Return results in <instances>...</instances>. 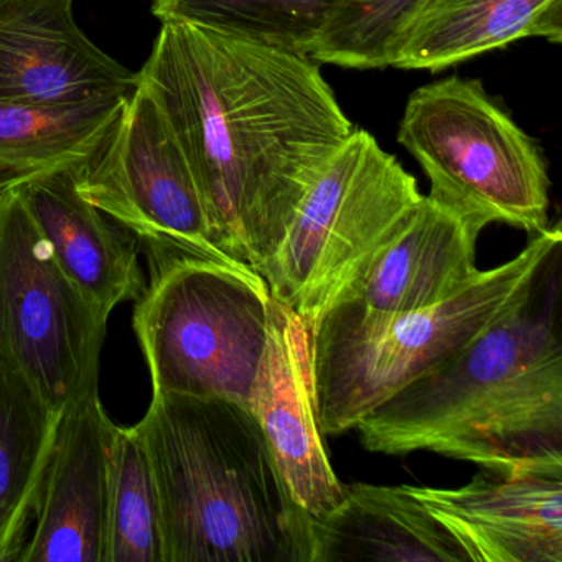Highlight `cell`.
<instances>
[{
	"instance_id": "cell-16",
	"label": "cell",
	"mask_w": 562,
	"mask_h": 562,
	"mask_svg": "<svg viewBox=\"0 0 562 562\" xmlns=\"http://www.w3.org/2000/svg\"><path fill=\"white\" fill-rule=\"evenodd\" d=\"M311 562H470L460 542L407 485L357 483L311 516Z\"/></svg>"
},
{
	"instance_id": "cell-1",
	"label": "cell",
	"mask_w": 562,
	"mask_h": 562,
	"mask_svg": "<svg viewBox=\"0 0 562 562\" xmlns=\"http://www.w3.org/2000/svg\"><path fill=\"white\" fill-rule=\"evenodd\" d=\"M139 83L159 104L213 245L261 274L295 210L353 133L305 55L162 22Z\"/></svg>"
},
{
	"instance_id": "cell-20",
	"label": "cell",
	"mask_w": 562,
	"mask_h": 562,
	"mask_svg": "<svg viewBox=\"0 0 562 562\" xmlns=\"http://www.w3.org/2000/svg\"><path fill=\"white\" fill-rule=\"evenodd\" d=\"M341 0H154L160 22H182L305 55Z\"/></svg>"
},
{
	"instance_id": "cell-10",
	"label": "cell",
	"mask_w": 562,
	"mask_h": 562,
	"mask_svg": "<svg viewBox=\"0 0 562 562\" xmlns=\"http://www.w3.org/2000/svg\"><path fill=\"white\" fill-rule=\"evenodd\" d=\"M248 407L297 505L311 516L335 508L345 486L328 459L318 423L311 330L297 312L272 295L268 340Z\"/></svg>"
},
{
	"instance_id": "cell-4",
	"label": "cell",
	"mask_w": 562,
	"mask_h": 562,
	"mask_svg": "<svg viewBox=\"0 0 562 562\" xmlns=\"http://www.w3.org/2000/svg\"><path fill=\"white\" fill-rule=\"evenodd\" d=\"M562 246L555 223L515 258L430 307L386 317L328 311L311 328L318 423L325 436L355 430L374 407L439 367L505 317Z\"/></svg>"
},
{
	"instance_id": "cell-21",
	"label": "cell",
	"mask_w": 562,
	"mask_h": 562,
	"mask_svg": "<svg viewBox=\"0 0 562 562\" xmlns=\"http://www.w3.org/2000/svg\"><path fill=\"white\" fill-rule=\"evenodd\" d=\"M103 562H162L159 503L136 426H117L108 459Z\"/></svg>"
},
{
	"instance_id": "cell-9",
	"label": "cell",
	"mask_w": 562,
	"mask_h": 562,
	"mask_svg": "<svg viewBox=\"0 0 562 562\" xmlns=\"http://www.w3.org/2000/svg\"><path fill=\"white\" fill-rule=\"evenodd\" d=\"M74 173L81 199L134 236L149 271L180 259L239 265L213 245L182 147L143 85L127 97L100 149Z\"/></svg>"
},
{
	"instance_id": "cell-2",
	"label": "cell",
	"mask_w": 562,
	"mask_h": 562,
	"mask_svg": "<svg viewBox=\"0 0 562 562\" xmlns=\"http://www.w3.org/2000/svg\"><path fill=\"white\" fill-rule=\"evenodd\" d=\"M561 251L505 317L363 417L361 446L506 475L562 470Z\"/></svg>"
},
{
	"instance_id": "cell-3",
	"label": "cell",
	"mask_w": 562,
	"mask_h": 562,
	"mask_svg": "<svg viewBox=\"0 0 562 562\" xmlns=\"http://www.w3.org/2000/svg\"><path fill=\"white\" fill-rule=\"evenodd\" d=\"M136 429L156 485L162 562H311V515L248 406L153 391Z\"/></svg>"
},
{
	"instance_id": "cell-14",
	"label": "cell",
	"mask_w": 562,
	"mask_h": 562,
	"mask_svg": "<svg viewBox=\"0 0 562 562\" xmlns=\"http://www.w3.org/2000/svg\"><path fill=\"white\" fill-rule=\"evenodd\" d=\"M116 424L91 393L68 407L21 562H103L108 459Z\"/></svg>"
},
{
	"instance_id": "cell-8",
	"label": "cell",
	"mask_w": 562,
	"mask_h": 562,
	"mask_svg": "<svg viewBox=\"0 0 562 562\" xmlns=\"http://www.w3.org/2000/svg\"><path fill=\"white\" fill-rule=\"evenodd\" d=\"M108 322L65 274L15 187L0 183V357L64 414L100 391Z\"/></svg>"
},
{
	"instance_id": "cell-13",
	"label": "cell",
	"mask_w": 562,
	"mask_h": 562,
	"mask_svg": "<svg viewBox=\"0 0 562 562\" xmlns=\"http://www.w3.org/2000/svg\"><path fill=\"white\" fill-rule=\"evenodd\" d=\"M407 488L470 562H562V470L482 469L459 488Z\"/></svg>"
},
{
	"instance_id": "cell-22",
	"label": "cell",
	"mask_w": 562,
	"mask_h": 562,
	"mask_svg": "<svg viewBox=\"0 0 562 562\" xmlns=\"http://www.w3.org/2000/svg\"><path fill=\"white\" fill-rule=\"evenodd\" d=\"M426 0H341L308 48L317 64L355 70L393 67L397 48Z\"/></svg>"
},
{
	"instance_id": "cell-15",
	"label": "cell",
	"mask_w": 562,
	"mask_h": 562,
	"mask_svg": "<svg viewBox=\"0 0 562 562\" xmlns=\"http://www.w3.org/2000/svg\"><path fill=\"white\" fill-rule=\"evenodd\" d=\"M47 239L60 268L88 301L111 317L147 288L134 236L81 199L74 170L9 180Z\"/></svg>"
},
{
	"instance_id": "cell-5",
	"label": "cell",
	"mask_w": 562,
	"mask_h": 562,
	"mask_svg": "<svg viewBox=\"0 0 562 562\" xmlns=\"http://www.w3.org/2000/svg\"><path fill=\"white\" fill-rule=\"evenodd\" d=\"M271 292L249 266L180 259L149 271L133 328L153 391L248 406L268 340Z\"/></svg>"
},
{
	"instance_id": "cell-7",
	"label": "cell",
	"mask_w": 562,
	"mask_h": 562,
	"mask_svg": "<svg viewBox=\"0 0 562 562\" xmlns=\"http://www.w3.org/2000/svg\"><path fill=\"white\" fill-rule=\"evenodd\" d=\"M397 140L423 167L430 199L486 228L531 235L549 228L548 164L538 144L476 80L449 77L417 88Z\"/></svg>"
},
{
	"instance_id": "cell-6",
	"label": "cell",
	"mask_w": 562,
	"mask_h": 562,
	"mask_svg": "<svg viewBox=\"0 0 562 562\" xmlns=\"http://www.w3.org/2000/svg\"><path fill=\"white\" fill-rule=\"evenodd\" d=\"M423 196L396 156L355 127L305 193L259 276L272 297L297 312L311 330Z\"/></svg>"
},
{
	"instance_id": "cell-18",
	"label": "cell",
	"mask_w": 562,
	"mask_h": 562,
	"mask_svg": "<svg viewBox=\"0 0 562 562\" xmlns=\"http://www.w3.org/2000/svg\"><path fill=\"white\" fill-rule=\"evenodd\" d=\"M64 414L0 357V561H19Z\"/></svg>"
},
{
	"instance_id": "cell-17",
	"label": "cell",
	"mask_w": 562,
	"mask_h": 562,
	"mask_svg": "<svg viewBox=\"0 0 562 562\" xmlns=\"http://www.w3.org/2000/svg\"><path fill=\"white\" fill-rule=\"evenodd\" d=\"M562 42V0H426L394 68L430 74L522 38Z\"/></svg>"
},
{
	"instance_id": "cell-19",
	"label": "cell",
	"mask_w": 562,
	"mask_h": 562,
	"mask_svg": "<svg viewBox=\"0 0 562 562\" xmlns=\"http://www.w3.org/2000/svg\"><path fill=\"white\" fill-rule=\"evenodd\" d=\"M127 97L80 103L0 100V176H5L0 183L83 166L116 124Z\"/></svg>"
},
{
	"instance_id": "cell-12",
	"label": "cell",
	"mask_w": 562,
	"mask_h": 562,
	"mask_svg": "<svg viewBox=\"0 0 562 562\" xmlns=\"http://www.w3.org/2000/svg\"><path fill=\"white\" fill-rule=\"evenodd\" d=\"M137 85L78 27L74 0H0V100L80 103Z\"/></svg>"
},
{
	"instance_id": "cell-11",
	"label": "cell",
	"mask_w": 562,
	"mask_h": 562,
	"mask_svg": "<svg viewBox=\"0 0 562 562\" xmlns=\"http://www.w3.org/2000/svg\"><path fill=\"white\" fill-rule=\"evenodd\" d=\"M483 229L423 196L403 228L371 256L325 312L386 317L453 297L480 274L476 241Z\"/></svg>"
}]
</instances>
